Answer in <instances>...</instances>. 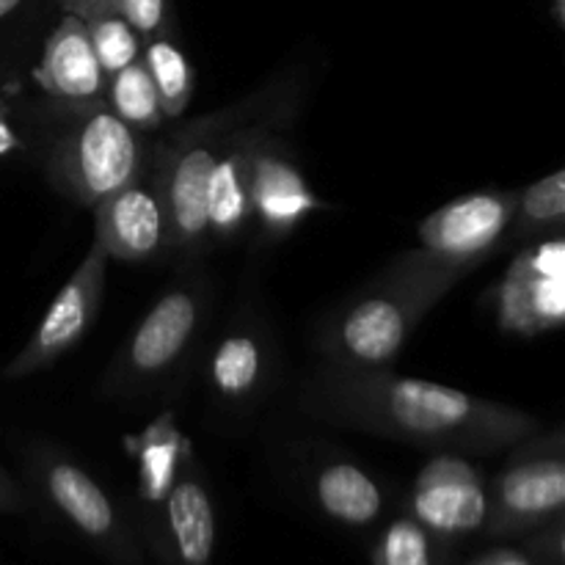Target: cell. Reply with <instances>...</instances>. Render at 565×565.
<instances>
[{"label": "cell", "instance_id": "cell-1", "mask_svg": "<svg viewBox=\"0 0 565 565\" xmlns=\"http://www.w3.org/2000/svg\"><path fill=\"white\" fill-rule=\"evenodd\" d=\"M303 406L334 425L463 456L508 450L541 428L539 419L522 408L434 381L406 379L390 367L326 362L309 379Z\"/></svg>", "mask_w": 565, "mask_h": 565}, {"label": "cell", "instance_id": "cell-26", "mask_svg": "<svg viewBox=\"0 0 565 565\" xmlns=\"http://www.w3.org/2000/svg\"><path fill=\"white\" fill-rule=\"evenodd\" d=\"M522 550L539 565H565V519L524 535Z\"/></svg>", "mask_w": 565, "mask_h": 565}, {"label": "cell", "instance_id": "cell-31", "mask_svg": "<svg viewBox=\"0 0 565 565\" xmlns=\"http://www.w3.org/2000/svg\"><path fill=\"white\" fill-rule=\"evenodd\" d=\"M22 3H25V0H0V22L9 20L14 11H20Z\"/></svg>", "mask_w": 565, "mask_h": 565}, {"label": "cell", "instance_id": "cell-30", "mask_svg": "<svg viewBox=\"0 0 565 565\" xmlns=\"http://www.w3.org/2000/svg\"><path fill=\"white\" fill-rule=\"evenodd\" d=\"M20 147H22V143H20V136H17V130L11 127V121L6 119L3 114H0V158L17 152Z\"/></svg>", "mask_w": 565, "mask_h": 565}, {"label": "cell", "instance_id": "cell-28", "mask_svg": "<svg viewBox=\"0 0 565 565\" xmlns=\"http://www.w3.org/2000/svg\"><path fill=\"white\" fill-rule=\"evenodd\" d=\"M22 508H25V497H22L20 486L0 467V513H17Z\"/></svg>", "mask_w": 565, "mask_h": 565}, {"label": "cell", "instance_id": "cell-15", "mask_svg": "<svg viewBox=\"0 0 565 565\" xmlns=\"http://www.w3.org/2000/svg\"><path fill=\"white\" fill-rule=\"evenodd\" d=\"M215 539L218 522L213 494L196 461H188L166 497L158 524L147 541L163 565H213Z\"/></svg>", "mask_w": 565, "mask_h": 565}, {"label": "cell", "instance_id": "cell-29", "mask_svg": "<svg viewBox=\"0 0 565 565\" xmlns=\"http://www.w3.org/2000/svg\"><path fill=\"white\" fill-rule=\"evenodd\" d=\"M66 14H75L81 20H88V17L99 14V11L114 9V0H61Z\"/></svg>", "mask_w": 565, "mask_h": 565}, {"label": "cell", "instance_id": "cell-6", "mask_svg": "<svg viewBox=\"0 0 565 565\" xmlns=\"http://www.w3.org/2000/svg\"><path fill=\"white\" fill-rule=\"evenodd\" d=\"M28 475L50 508L114 565H147L130 519L108 491L70 456L36 447L28 458Z\"/></svg>", "mask_w": 565, "mask_h": 565}, {"label": "cell", "instance_id": "cell-2", "mask_svg": "<svg viewBox=\"0 0 565 565\" xmlns=\"http://www.w3.org/2000/svg\"><path fill=\"white\" fill-rule=\"evenodd\" d=\"M463 276L467 270L425 248L401 254L326 320L318 351L340 367H390L425 315Z\"/></svg>", "mask_w": 565, "mask_h": 565}, {"label": "cell", "instance_id": "cell-10", "mask_svg": "<svg viewBox=\"0 0 565 565\" xmlns=\"http://www.w3.org/2000/svg\"><path fill=\"white\" fill-rule=\"evenodd\" d=\"M108 254L99 246L97 241L92 243V248L86 252V257L81 259V265L75 268V274L66 279V285L61 287L58 296L53 298L50 309L44 312V318L39 320V326L33 329L31 340L25 342L20 353L11 359L3 367V379H25V375L39 373L47 364H53L55 359H61L64 353H70L83 337L88 334V329L97 320L99 307H103L105 296V270H108Z\"/></svg>", "mask_w": 565, "mask_h": 565}, {"label": "cell", "instance_id": "cell-5", "mask_svg": "<svg viewBox=\"0 0 565 565\" xmlns=\"http://www.w3.org/2000/svg\"><path fill=\"white\" fill-rule=\"evenodd\" d=\"M207 315V281L182 279L152 303L125 340L103 381L105 395H136L177 370Z\"/></svg>", "mask_w": 565, "mask_h": 565}, {"label": "cell", "instance_id": "cell-9", "mask_svg": "<svg viewBox=\"0 0 565 565\" xmlns=\"http://www.w3.org/2000/svg\"><path fill=\"white\" fill-rule=\"evenodd\" d=\"M406 513L441 544L467 541L486 530L489 480L463 452H439L414 478Z\"/></svg>", "mask_w": 565, "mask_h": 565}, {"label": "cell", "instance_id": "cell-27", "mask_svg": "<svg viewBox=\"0 0 565 565\" xmlns=\"http://www.w3.org/2000/svg\"><path fill=\"white\" fill-rule=\"evenodd\" d=\"M469 565H539L524 550L516 546H497V550L483 552V555L475 557Z\"/></svg>", "mask_w": 565, "mask_h": 565}, {"label": "cell", "instance_id": "cell-17", "mask_svg": "<svg viewBox=\"0 0 565 565\" xmlns=\"http://www.w3.org/2000/svg\"><path fill=\"white\" fill-rule=\"evenodd\" d=\"M270 375V342L257 320H237L215 342L204 381L221 406H252L263 395Z\"/></svg>", "mask_w": 565, "mask_h": 565}, {"label": "cell", "instance_id": "cell-25", "mask_svg": "<svg viewBox=\"0 0 565 565\" xmlns=\"http://www.w3.org/2000/svg\"><path fill=\"white\" fill-rule=\"evenodd\" d=\"M114 9L147 39L169 33V0H114Z\"/></svg>", "mask_w": 565, "mask_h": 565}, {"label": "cell", "instance_id": "cell-13", "mask_svg": "<svg viewBox=\"0 0 565 565\" xmlns=\"http://www.w3.org/2000/svg\"><path fill=\"white\" fill-rule=\"evenodd\" d=\"M292 110L259 116L246 121L226 138L213 166L207 188V232L210 243H235L252 226V166L259 141L270 130H279Z\"/></svg>", "mask_w": 565, "mask_h": 565}, {"label": "cell", "instance_id": "cell-22", "mask_svg": "<svg viewBox=\"0 0 565 565\" xmlns=\"http://www.w3.org/2000/svg\"><path fill=\"white\" fill-rule=\"evenodd\" d=\"M105 105L119 116L125 125H130L138 132H154L163 125V108H160V97L154 92V83L149 77L143 61L125 66L121 72L108 77L105 86Z\"/></svg>", "mask_w": 565, "mask_h": 565}, {"label": "cell", "instance_id": "cell-23", "mask_svg": "<svg viewBox=\"0 0 565 565\" xmlns=\"http://www.w3.org/2000/svg\"><path fill=\"white\" fill-rule=\"evenodd\" d=\"M450 546L408 513L392 519L373 546V565H447Z\"/></svg>", "mask_w": 565, "mask_h": 565}, {"label": "cell", "instance_id": "cell-3", "mask_svg": "<svg viewBox=\"0 0 565 565\" xmlns=\"http://www.w3.org/2000/svg\"><path fill=\"white\" fill-rule=\"evenodd\" d=\"M296 108V86L290 81H274L252 97L215 114L199 116L191 125L171 132L166 141L152 143L147 174L158 188L169 215L171 254L193 257L210 246L207 188L226 138L246 121Z\"/></svg>", "mask_w": 565, "mask_h": 565}, {"label": "cell", "instance_id": "cell-20", "mask_svg": "<svg viewBox=\"0 0 565 565\" xmlns=\"http://www.w3.org/2000/svg\"><path fill=\"white\" fill-rule=\"evenodd\" d=\"M565 224V171L557 169L539 182L516 191V210L508 235L516 243L561 235Z\"/></svg>", "mask_w": 565, "mask_h": 565}, {"label": "cell", "instance_id": "cell-12", "mask_svg": "<svg viewBox=\"0 0 565 565\" xmlns=\"http://www.w3.org/2000/svg\"><path fill=\"white\" fill-rule=\"evenodd\" d=\"M94 210V241L110 259L130 265L158 263L171 254V226L154 182L147 177L110 193Z\"/></svg>", "mask_w": 565, "mask_h": 565}, {"label": "cell", "instance_id": "cell-14", "mask_svg": "<svg viewBox=\"0 0 565 565\" xmlns=\"http://www.w3.org/2000/svg\"><path fill=\"white\" fill-rule=\"evenodd\" d=\"M318 210H326V202L309 188L301 166L292 160L290 147L281 141L279 132L270 130L254 154L252 224H257L270 241H281Z\"/></svg>", "mask_w": 565, "mask_h": 565}, {"label": "cell", "instance_id": "cell-32", "mask_svg": "<svg viewBox=\"0 0 565 565\" xmlns=\"http://www.w3.org/2000/svg\"><path fill=\"white\" fill-rule=\"evenodd\" d=\"M555 11H557V20H565V0H555Z\"/></svg>", "mask_w": 565, "mask_h": 565}, {"label": "cell", "instance_id": "cell-4", "mask_svg": "<svg viewBox=\"0 0 565 565\" xmlns=\"http://www.w3.org/2000/svg\"><path fill=\"white\" fill-rule=\"evenodd\" d=\"M66 110L70 125L44 154V174L61 196L97 207L110 193L147 177L152 143L143 132L125 125L105 103Z\"/></svg>", "mask_w": 565, "mask_h": 565}, {"label": "cell", "instance_id": "cell-11", "mask_svg": "<svg viewBox=\"0 0 565 565\" xmlns=\"http://www.w3.org/2000/svg\"><path fill=\"white\" fill-rule=\"evenodd\" d=\"M516 191H472L434 210L419 224V248L472 274L511 230Z\"/></svg>", "mask_w": 565, "mask_h": 565}, {"label": "cell", "instance_id": "cell-24", "mask_svg": "<svg viewBox=\"0 0 565 565\" xmlns=\"http://www.w3.org/2000/svg\"><path fill=\"white\" fill-rule=\"evenodd\" d=\"M83 22H86L94 55H97L105 77L116 75V72H121L125 66L141 61L143 39L138 36L136 28H132L116 9L99 11V14L88 17V20Z\"/></svg>", "mask_w": 565, "mask_h": 565}, {"label": "cell", "instance_id": "cell-18", "mask_svg": "<svg viewBox=\"0 0 565 565\" xmlns=\"http://www.w3.org/2000/svg\"><path fill=\"white\" fill-rule=\"evenodd\" d=\"M127 450L136 456L138 505H141L143 527H147L149 539L154 524H158L160 511H163L166 497L174 489L177 478L188 467V461H193V447L177 428L174 419L163 414L143 434L127 441Z\"/></svg>", "mask_w": 565, "mask_h": 565}, {"label": "cell", "instance_id": "cell-21", "mask_svg": "<svg viewBox=\"0 0 565 565\" xmlns=\"http://www.w3.org/2000/svg\"><path fill=\"white\" fill-rule=\"evenodd\" d=\"M141 61L147 66L149 77H152L163 116L166 119H177L191 105L193 88H196V75H193L188 55L171 39V33H160V36L143 42Z\"/></svg>", "mask_w": 565, "mask_h": 565}, {"label": "cell", "instance_id": "cell-8", "mask_svg": "<svg viewBox=\"0 0 565 565\" xmlns=\"http://www.w3.org/2000/svg\"><path fill=\"white\" fill-rule=\"evenodd\" d=\"M497 326L513 337L557 331L565 320V241L561 235L524 243L494 290Z\"/></svg>", "mask_w": 565, "mask_h": 565}, {"label": "cell", "instance_id": "cell-16", "mask_svg": "<svg viewBox=\"0 0 565 565\" xmlns=\"http://www.w3.org/2000/svg\"><path fill=\"white\" fill-rule=\"evenodd\" d=\"M39 88L64 108H88L105 103V77L94 55L88 28L81 17L64 14L44 42L42 61L33 70Z\"/></svg>", "mask_w": 565, "mask_h": 565}, {"label": "cell", "instance_id": "cell-7", "mask_svg": "<svg viewBox=\"0 0 565 565\" xmlns=\"http://www.w3.org/2000/svg\"><path fill=\"white\" fill-rule=\"evenodd\" d=\"M565 452L561 434L522 441L494 480H489L486 539H524L563 519Z\"/></svg>", "mask_w": 565, "mask_h": 565}, {"label": "cell", "instance_id": "cell-19", "mask_svg": "<svg viewBox=\"0 0 565 565\" xmlns=\"http://www.w3.org/2000/svg\"><path fill=\"white\" fill-rule=\"evenodd\" d=\"M309 491L318 511L342 527L367 530L386 511L384 486L351 458L320 461L309 478Z\"/></svg>", "mask_w": 565, "mask_h": 565}]
</instances>
